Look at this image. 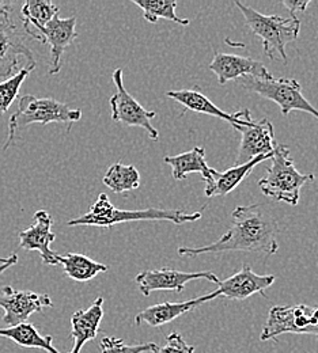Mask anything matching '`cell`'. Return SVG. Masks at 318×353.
<instances>
[{"mask_svg": "<svg viewBox=\"0 0 318 353\" xmlns=\"http://www.w3.org/2000/svg\"><path fill=\"white\" fill-rule=\"evenodd\" d=\"M158 353H195V347L188 345L180 333L173 332L166 337V343Z\"/></svg>", "mask_w": 318, "mask_h": 353, "instance_id": "f1b7e54d", "label": "cell"}, {"mask_svg": "<svg viewBox=\"0 0 318 353\" xmlns=\"http://www.w3.org/2000/svg\"><path fill=\"white\" fill-rule=\"evenodd\" d=\"M34 221L33 225L18 232L19 248L28 252H39L46 265H59L56 253L50 250V243L56 239V234L52 231V216L41 210L34 214Z\"/></svg>", "mask_w": 318, "mask_h": 353, "instance_id": "e0dca14e", "label": "cell"}, {"mask_svg": "<svg viewBox=\"0 0 318 353\" xmlns=\"http://www.w3.org/2000/svg\"><path fill=\"white\" fill-rule=\"evenodd\" d=\"M310 334L318 339V306H273L261 332V341L275 340L281 334Z\"/></svg>", "mask_w": 318, "mask_h": 353, "instance_id": "ba28073f", "label": "cell"}, {"mask_svg": "<svg viewBox=\"0 0 318 353\" xmlns=\"http://www.w3.org/2000/svg\"><path fill=\"white\" fill-rule=\"evenodd\" d=\"M32 71V68L25 67L14 77L0 82V116H3L10 109L12 102L18 98L21 86L23 85L25 79L29 77Z\"/></svg>", "mask_w": 318, "mask_h": 353, "instance_id": "4316f807", "label": "cell"}, {"mask_svg": "<svg viewBox=\"0 0 318 353\" xmlns=\"http://www.w3.org/2000/svg\"><path fill=\"white\" fill-rule=\"evenodd\" d=\"M310 0L308 1H302V0H283L281 4L290 11L291 18H297V14L304 12L309 6H310Z\"/></svg>", "mask_w": 318, "mask_h": 353, "instance_id": "f546056e", "label": "cell"}, {"mask_svg": "<svg viewBox=\"0 0 318 353\" xmlns=\"http://www.w3.org/2000/svg\"><path fill=\"white\" fill-rule=\"evenodd\" d=\"M0 337L12 340L25 348H37L48 353H60L52 344V336H41L33 323L25 322L12 327H0Z\"/></svg>", "mask_w": 318, "mask_h": 353, "instance_id": "7402d4cb", "label": "cell"}, {"mask_svg": "<svg viewBox=\"0 0 318 353\" xmlns=\"http://www.w3.org/2000/svg\"><path fill=\"white\" fill-rule=\"evenodd\" d=\"M313 179L315 174H302L295 169L290 148L280 144L273 151L271 166L267 168V176L259 181V188L264 196L275 201H283L297 207L302 186Z\"/></svg>", "mask_w": 318, "mask_h": 353, "instance_id": "277c9868", "label": "cell"}, {"mask_svg": "<svg viewBox=\"0 0 318 353\" xmlns=\"http://www.w3.org/2000/svg\"><path fill=\"white\" fill-rule=\"evenodd\" d=\"M21 14L25 32H28L30 26L39 30L44 28L56 14H59V7L48 0H28L22 6Z\"/></svg>", "mask_w": 318, "mask_h": 353, "instance_id": "484cf974", "label": "cell"}, {"mask_svg": "<svg viewBox=\"0 0 318 353\" xmlns=\"http://www.w3.org/2000/svg\"><path fill=\"white\" fill-rule=\"evenodd\" d=\"M234 4L242 12L246 25L253 32V34L261 39L264 53L272 60L277 53L287 63L286 45L295 41L299 37V19L291 17L281 18L279 15H264L241 1H234Z\"/></svg>", "mask_w": 318, "mask_h": 353, "instance_id": "5b68a950", "label": "cell"}, {"mask_svg": "<svg viewBox=\"0 0 318 353\" xmlns=\"http://www.w3.org/2000/svg\"><path fill=\"white\" fill-rule=\"evenodd\" d=\"M163 162L172 166L173 178L177 181L185 179L190 173H199L204 178L206 183H208L218 174L215 169L208 166L206 161V150L203 147H195L176 157H165Z\"/></svg>", "mask_w": 318, "mask_h": 353, "instance_id": "ffe728a7", "label": "cell"}, {"mask_svg": "<svg viewBox=\"0 0 318 353\" xmlns=\"http://www.w3.org/2000/svg\"><path fill=\"white\" fill-rule=\"evenodd\" d=\"M37 36L41 44L50 46V67L48 74L56 75L61 68V56L66 50L78 39L77 33V17L60 18L56 14L44 28L37 30Z\"/></svg>", "mask_w": 318, "mask_h": 353, "instance_id": "7c38bea8", "label": "cell"}, {"mask_svg": "<svg viewBox=\"0 0 318 353\" xmlns=\"http://www.w3.org/2000/svg\"><path fill=\"white\" fill-rule=\"evenodd\" d=\"M201 214H186L181 210H159L147 208L140 211L117 210L108 199L105 193H101L98 200L91 205L90 211L79 218L68 221L70 227L78 225H95L102 228H110L120 223L140 221H166L175 224H183L190 221H200Z\"/></svg>", "mask_w": 318, "mask_h": 353, "instance_id": "3957f363", "label": "cell"}, {"mask_svg": "<svg viewBox=\"0 0 318 353\" xmlns=\"http://www.w3.org/2000/svg\"><path fill=\"white\" fill-rule=\"evenodd\" d=\"M101 353H158L159 347L155 343L127 345L121 339L103 337L99 343Z\"/></svg>", "mask_w": 318, "mask_h": 353, "instance_id": "83f0119b", "label": "cell"}, {"mask_svg": "<svg viewBox=\"0 0 318 353\" xmlns=\"http://www.w3.org/2000/svg\"><path fill=\"white\" fill-rule=\"evenodd\" d=\"M272 154L259 157L245 165L239 166H232L223 173H219L215 176V178L206 185V196L207 197H215V196H226L230 192H232L246 176L250 174V172L259 166L260 163L268 161L272 158Z\"/></svg>", "mask_w": 318, "mask_h": 353, "instance_id": "44dd1931", "label": "cell"}, {"mask_svg": "<svg viewBox=\"0 0 318 353\" xmlns=\"http://www.w3.org/2000/svg\"><path fill=\"white\" fill-rule=\"evenodd\" d=\"M241 86L253 91L279 105L281 114L287 116L292 110L306 112L318 120V109H316L302 94V86L295 79L275 78H242Z\"/></svg>", "mask_w": 318, "mask_h": 353, "instance_id": "8992f818", "label": "cell"}, {"mask_svg": "<svg viewBox=\"0 0 318 353\" xmlns=\"http://www.w3.org/2000/svg\"><path fill=\"white\" fill-rule=\"evenodd\" d=\"M210 70L218 77V82L222 86L239 78L252 77L264 79L272 75L261 61L230 53H217L210 63Z\"/></svg>", "mask_w": 318, "mask_h": 353, "instance_id": "9a60e30c", "label": "cell"}, {"mask_svg": "<svg viewBox=\"0 0 318 353\" xmlns=\"http://www.w3.org/2000/svg\"><path fill=\"white\" fill-rule=\"evenodd\" d=\"M195 280H207L210 283L219 284V279L212 272H180L170 268H162L155 270H143L135 277L140 292L148 296L154 291H175L182 292L185 285Z\"/></svg>", "mask_w": 318, "mask_h": 353, "instance_id": "30bf717a", "label": "cell"}, {"mask_svg": "<svg viewBox=\"0 0 318 353\" xmlns=\"http://www.w3.org/2000/svg\"><path fill=\"white\" fill-rule=\"evenodd\" d=\"M218 296H219L218 291H214L211 294H207L204 296L195 298V299L186 301V302H179V303L166 302V303L150 306L135 315V325L140 326L141 323H147L152 327H159L162 325L170 323L172 321L177 319L179 316H181L183 314H186L207 302L217 299Z\"/></svg>", "mask_w": 318, "mask_h": 353, "instance_id": "ac0fdd59", "label": "cell"}, {"mask_svg": "<svg viewBox=\"0 0 318 353\" xmlns=\"http://www.w3.org/2000/svg\"><path fill=\"white\" fill-rule=\"evenodd\" d=\"M166 95L175 99L176 102L181 103L185 110L218 117L221 120L228 121V124L237 131L241 127H245L253 121L249 109H242L235 112L234 114H230L223 112L221 108H218L210 98H207L199 90H172V91H168Z\"/></svg>", "mask_w": 318, "mask_h": 353, "instance_id": "5bb4252c", "label": "cell"}, {"mask_svg": "<svg viewBox=\"0 0 318 353\" xmlns=\"http://www.w3.org/2000/svg\"><path fill=\"white\" fill-rule=\"evenodd\" d=\"M276 281V276L264 274L260 276L252 270L249 265H245L239 272L230 276L226 280L219 281L217 290L219 296H225L232 301H245L255 294L266 296V290Z\"/></svg>", "mask_w": 318, "mask_h": 353, "instance_id": "2e32d148", "label": "cell"}, {"mask_svg": "<svg viewBox=\"0 0 318 353\" xmlns=\"http://www.w3.org/2000/svg\"><path fill=\"white\" fill-rule=\"evenodd\" d=\"M112 78L116 86V92L109 99L112 120L116 123H123L127 127L143 128L146 132L148 133L151 140L157 141L159 139V133L151 124V120L157 117V113L146 110L127 91V88H124L121 68H117L113 72Z\"/></svg>", "mask_w": 318, "mask_h": 353, "instance_id": "9c48e42d", "label": "cell"}, {"mask_svg": "<svg viewBox=\"0 0 318 353\" xmlns=\"http://www.w3.org/2000/svg\"><path fill=\"white\" fill-rule=\"evenodd\" d=\"M102 182L113 193H127L140 186V174L135 166L117 162L108 169Z\"/></svg>", "mask_w": 318, "mask_h": 353, "instance_id": "cb8c5ba5", "label": "cell"}, {"mask_svg": "<svg viewBox=\"0 0 318 353\" xmlns=\"http://www.w3.org/2000/svg\"><path fill=\"white\" fill-rule=\"evenodd\" d=\"M22 59L30 68H36L33 52L21 34L8 3H0V78H11L22 68Z\"/></svg>", "mask_w": 318, "mask_h": 353, "instance_id": "52a82bcc", "label": "cell"}, {"mask_svg": "<svg viewBox=\"0 0 318 353\" xmlns=\"http://www.w3.org/2000/svg\"><path fill=\"white\" fill-rule=\"evenodd\" d=\"M103 318V298H98L88 310H78L71 316V337L74 347L70 353H81L83 345L94 340L99 332V323Z\"/></svg>", "mask_w": 318, "mask_h": 353, "instance_id": "d6986e66", "label": "cell"}, {"mask_svg": "<svg viewBox=\"0 0 318 353\" xmlns=\"http://www.w3.org/2000/svg\"><path fill=\"white\" fill-rule=\"evenodd\" d=\"M242 139L235 158V166L245 165L259 157L272 154L276 148L272 123L268 119L253 120L238 130Z\"/></svg>", "mask_w": 318, "mask_h": 353, "instance_id": "4fadbf2b", "label": "cell"}, {"mask_svg": "<svg viewBox=\"0 0 318 353\" xmlns=\"http://www.w3.org/2000/svg\"><path fill=\"white\" fill-rule=\"evenodd\" d=\"M134 4L141 8L143 18L150 23H157L158 19H168L182 26L189 25V19L180 18L176 14V0H132Z\"/></svg>", "mask_w": 318, "mask_h": 353, "instance_id": "d4e9b609", "label": "cell"}, {"mask_svg": "<svg viewBox=\"0 0 318 353\" xmlns=\"http://www.w3.org/2000/svg\"><path fill=\"white\" fill-rule=\"evenodd\" d=\"M18 263V256L17 254H11L10 257H6V259H1L0 257V276L8 269L11 268L12 265H15Z\"/></svg>", "mask_w": 318, "mask_h": 353, "instance_id": "4dcf8cb0", "label": "cell"}, {"mask_svg": "<svg viewBox=\"0 0 318 353\" xmlns=\"http://www.w3.org/2000/svg\"><path fill=\"white\" fill-rule=\"evenodd\" d=\"M228 232L214 243L203 248H180L179 254L197 257L222 252H255L267 256L277 253L279 224L260 204L238 205L231 214Z\"/></svg>", "mask_w": 318, "mask_h": 353, "instance_id": "6da1fadb", "label": "cell"}, {"mask_svg": "<svg viewBox=\"0 0 318 353\" xmlns=\"http://www.w3.org/2000/svg\"><path fill=\"white\" fill-rule=\"evenodd\" d=\"M56 260L59 264L63 265L64 273L78 283H88L97 274L108 272L109 269L106 265L97 263L79 253H68L67 256L56 254Z\"/></svg>", "mask_w": 318, "mask_h": 353, "instance_id": "603a6c76", "label": "cell"}, {"mask_svg": "<svg viewBox=\"0 0 318 353\" xmlns=\"http://www.w3.org/2000/svg\"><path fill=\"white\" fill-rule=\"evenodd\" d=\"M52 306V299L46 294L15 291L10 285H4L0 292V309L4 310L1 321L7 327L25 323L32 314Z\"/></svg>", "mask_w": 318, "mask_h": 353, "instance_id": "8fae6325", "label": "cell"}, {"mask_svg": "<svg viewBox=\"0 0 318 353\" xmlns=\"http://www.w3.org/2000/svg\"><path fill=\"white\" fill-rule=\"evenodd\" d=\"M82 119L81 109H71L67 103H63L54 98H39L30 94L19 98L18 110L10 117L8 136L3 145V151L8 150L14 144L19 131L33 124L46 125L50 123L67 124L68 131L74 123Z\"/></svg>", "mask_w": 318, "mask_h": 353, "instance_id": "7a4b0ae2", "label": "cell"}]
</instances>
